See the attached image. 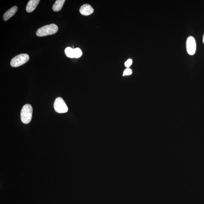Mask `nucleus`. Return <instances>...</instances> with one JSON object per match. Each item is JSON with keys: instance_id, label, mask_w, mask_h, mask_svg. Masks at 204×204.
<instances>
[{"instance_id": "1", "label": "nucleus", "mask_w": 204, "mask_h": 204, "mask_svg": "<svg viewBox=\"0 0 204 204\" xmlns=\"http://www.w3.org/2000/svg\"><path fill=\"white\" fill-rule=\"evenodd\" d=\"M58 29V27L56 24H50L39 28L36 32V34L39 37H45L55 34Z\"/></svg>"}, {"instance_id": "2", "label": "nucleus", "mask_w": 204, "mask_h": 204, "mask_svg": "<svg viewBox=\"0 0 204 204\" xmlns=\"http://www.w3.org/2000/svg\"><path fill=\"white\" fill-rule=\"evenodd\" d=\"M32 107L29 104H26L23 107L21 112V121L24 124H27L30 122L32 119Z\"/></svg>"}, {"instance_id": "3", "label": "nucleus", "mask_w": 204, "mask_h": 204, "mask_svg": "<svg viewBox=\"0 0 204 204\" xmlns=\"http://www.w3.org/2000/svg\"><path fill=\"white\" fill-rule=\"evenodd\" d=\"M29 60V56L27 54H21L16 56L10 62L11 66L18 67L27 62Z\"/></svg>"}, {"instance_id": "4", "label": "nucleus", "mask_w": 204, "mask_h": 204, "mask_svg": "<svg viewBox=\"0 0 204 204\" xmlns=\"http://www.w3.org/2000/svg\"><path fill=\"white\" fill-rule=\"evenodd\" d=\"M54 108L57 112L61 113L67 112L68 108L65 101L61 97L56 99L54 103Z\"/></svg>"}, {"instance_id": "5", "label": "nucleus", "mask_w": 204, "mask_h": 204, "mask_svg": "<svg viewBox=\"0 0 204 204\" xmlns=\"http://www.w3.org/2000/svg\"><path fill=\"white\" fill-rule=\"evenodd\" d=\"M186 48L187 53L189 55H194L196 50V43L194 38L191 36L187 38L186 42Z\"/></svg>"}, {"instance_id": "6", "label": "nucleus", "mask_w": 204, "mask_h": 204, "mask_svg": "<svg viewBox=\"0 0 204 204\" xmlns=\"http://www.w3.org/2000/svg\"><path fill=\"white\" fill-rule=\"evenodd\" d=\"M80 14L84 16H88L92 14L94 10L90 5L84 4L81 6L80 10Z\"/></svg>"}, {"instance_id": "7", "label": "nucleus", "mask_w": 204, "mask_h": 204, "mask_svg": "<svg viewBox=\"0 0 204 204\" xmlns=\"http://www.w3.org/2000/svg\"><path fill=\"white\" fill-rule=\"evenodd\" d=\"M18 9L17 6H14L6 11L3 16V19H4V21H7L13 16H14L17 12Z\"/></svg>"}, {"instance_id": "8", "label": "nucleus", "mask_w": 204, "mask_h": 204, "mask_svg": "<svg viewBox=\"0 0 204 204\" xmlns=\"http://www.w3.org/2000/svg\"><path fill=\"white\" fill-rule=\"evenodd\" d=\"M40 2L39 0H30L26 6V10L28 13L32 12L36 9Z\"/></svg>"}, {"instance_id": "9", "label": "nucleus", "mask_w": 204, "mask_h": 204, "mask_svg": "<svg viewBox=\"0 0 204 204\" xmlns=\"http://www.w3.org/2000/svg\"><path fill=\"white\" fill-rule=\"evenodd\" d=\"M65 1V0H57L56 1L55 4L53 6V10L55 12L60 11L62 9Z\"/></svg>"}, {"instance_id": "10", "label": "nucleus", "mask_w": 204, "mask_h": 204, "mask_svg": "<svg viewBox=\"0 0 204 204\" xmlns=\"http://www.w3.org/2000/svg\"><path fill=\"white\" fill-rule=\"evenodd\" d=\"M65 53L67 57H69V58H74V49L72 48L71 47H67L65 49Z\"/></svg>"}, {"instance_id": "11", "label": "nucleus", "mask_w": 204, "mask_h": 204, "mask_svg": "<svg viewBox=\"0 0 204 204\" xmlns=\"http://www.w3.org/2000/svg\"><path fill=\"white\" fill-rule=\"evenodd\" d=\"M74 57L75 58H80L83 55L82 51L79 48L74 49Z\"/></svg>"}, {"instance_id": "12", "label": "nucleus", "mask_w": 204, "mask_h": 204, "mask_svg": "<svg viewBox=\"0 0 204 204\" xmlns=\"http://www.w3.org/2000/svg\"><path fill=\"white\" fill-rule=\"evenodd\" d=\"M132 73V71L129 68L126 69L124 71V73H123V76H128L131 75Z\"/></svg>"}, {"instance_id": "13", "label": "nucleus", "mask_w": 204, "mask_h": 204, "mask_svg": "<svg viewBox=\"0 0 204 204\" xmlns=\"http://www.w3.org/2000/svg\"><path fill=\"white\" fill-rule=\"evenodd\" d=\"M132 60L131 59H129L126 61L125 63V65L128 68H129V67L131 66V65H132Z\"/></svg>"}, {"instance_id": "14", "label": "nucleus", "mask_w": 204, "mask_h": 204, "mask_svg": "<svg viewBox=\"0 0 204 204\" xmlns=\"http://www.w3.org/2000/svg\"><path fill=\"white\" fill-rule=\"evenodd\" d=\"M203 43L204 44V34L203 36Z\"/></svg>"}]
</instances>
